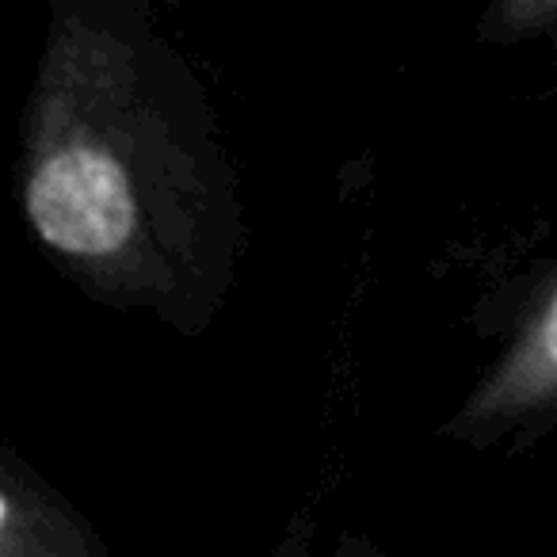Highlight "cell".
Segmentation results:
<instances>
[{
    "instance_id": "6da1fadb",
    "label": "cell",
    "mask_w": 557,
    "mask_h": 557,
    "mask_svg": "<svg viewBox=\"0 0 557 557\" xmlns=\"http://www.w3.org/2000/svg\"><path fill=\"white\" fill-rule=\"evenodd\" d=\"M35 248L85 298L195 341L245 256L222 119L141 0H50L12 169Z\"/></svg>"
},
{
    "instance_id": "7a4b0ae2",
    "label": "cell",
    "mask_w": 557,
    "mask_h": 557,
    "mask_svg": "<svg viewBox=\"0 0 557 557\" xmlns=\"http://www.w3.org/2000/svg\"><path fill=\"white\" fill-rule=\"evenodd\" d=\"M557 428V263L527 298L516 329L470 394L435 428L470 450H519Z\"/></svg>"
},
{
    "instance_id": "3957f363",
    "label": "cell",
    "mask_w": 557,
    "mask_h": 557,
    "mask_svg": "<svg viewBox=\"0 0 557 557\" xmlns=\"http://www.w3.org/2000/svg\"><path fill=\"white\" fill-rule=\"evenodd\" d=\"M0 557H111L92 519L0 443Z\"/></svg>"
},
{
    "instance_id": "277c9868",
    "label": "cell",
    "mask_w": 557,
    "mask_h": 557,
    "mask_svg": "<svg viewBox=\"0 0 557 557\" xmlns=\"http://www.w3.org/2000/svg\"><path fill=\"white\" fill-rule=\"evenodd\" d=\"M481 42H527L542 39L557 50V0H496L478 20Z\"/></svg>"
},
{
    "instance_id": "5b68a950",
    "label": "cell",
    "mask_w": 557,
    "mask_h": 557,
    "mask_svg": "<svg viewBox=\"0 0 557 557\" xmlns=\"http://www.w3.org/2000/svg\"><path fill=\"white\" fill-rule=\"evenodd\" d=\"M329 557H394V554H386L379 542L363 539V534H348V531H344L341 539L333 542V554H329Z\"/></svg>"
}]
</instances>
